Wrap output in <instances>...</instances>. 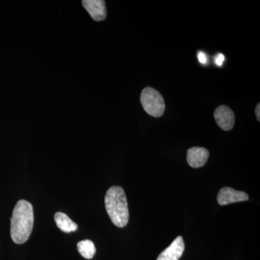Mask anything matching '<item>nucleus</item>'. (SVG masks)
I'll list each match as a JSON object with an SVG mask.
<instances>
[{
  "mask_svg": "<svg viewBox=\"0 0 260 260\" xmlns=\"http://www.w3.org/2000/svg\"><path fill=\"white\" fill-rule=\"evenodd\" d=\"M10 235L17 244H24L28 240L34 228V208L29 202L19 200L13 209L10 219Z\"/></svg>",
  "mask_w": 260,
  "mask_h": 260,
  "instance_id": "f257e3e1",
  "label": "nucleus"
},
{
  "mask_svg": "<svg viewBox=\"0 0 260 260\" xmlns=\"http://www.w3.org/2000/svg\"><path fill=\"white\" fill-rule=\"evenodd\" d=\"M105 207L109 218L116 226L123 228L127 225L129 217L127 200L121 186L109 188L105 196Z\"/></svg>",
  "mask_w": 260,
  "mask_h": 260,
  "instance_id": "f03ea898",
  "label": "nucleus"
},
{
  "mask_svg": "<svg viewBox=\"0 0 260 260\" xmlns=\"http://www.w3.org/2000/svg\"><path fill=\"white\" fill-rule=\"evenodd\" d=\"M140 102L146 113L153 117H160L165 111L164 98L155 89L145 88L140 95Z\"/></svg>",
  "mask_w": 260,
  "mask_h": 260,
  "instance_id": "7ed1b4c3",
  "label": "nucleus"
},
{
  "mask_svg": "<svg viewBox=\"0 0 260 260\" xmlns=\"http://www.w3.org/2000/svg\"><path fill=\"white\" fill-rule=\"evenodd\" d=\"M249 200V196L246 193L242 191H237L231 187H223L219 191L218 198V204L220 205H226L232 203L244 202Z\"/></svg>",
  "mask_w": 260,
  "mask_h": 260,
  "instance_id": "20e7f679",
  "label": "nucleus"
},
{
  "mask_svg": "<svg viewBox=\"0 0 260 260\" xmlns=\"http://www.w3.org/2000/svg\"><path fill=\"white\" fill-rule=\"evenodd\" d=\"M214 117L217 124L224 131H229L234 127L235 115L230 108L226 106H220L214 112Z\"/></svg>",
  "mask_w": 260,
  "mask_h": 260,
  "instance_id": "39448f33",
  "label": "nucleus"
},
{
  "mask_svg": "<svg viewBox=\"0 0 260 260\" xmlns=\"http://www.w3.org/2000/svg\"><path fill=\"white\" fill-rule=\"evenodd\" d=\"M82 4L95 21H102L107 18L106 3L103 0H84Z\"/></svg>",
  "mask_w": 260,
  "mask_h": 260,
  "instance_id": "423d86ee",
  "label": "nucleus"
},
{
  "mask_svg": "<svg viewBox=\"0 0 260 260\" xmlns=\"http://www.w3.org/2000/svg\"><path fill=\"white\" fill-rule=\"evenodd\" d=\"M209 151L201 147H193L189 148L186 155V160L191 167L198 169L203 167L209 158Z\"/></svg>",
  "mask_w": 260,
  "mask_h": 260,
  "instance_id": "0eeeda50",
  "label": "nucleus"
},
{
  "mask_svg": "<svg viewBox=\"0 0 260 260\" xmlns=\"http://www.w3.org/2000/svg\"><path fill=\"white\" fill-rule=\"evenodd\" d=\"M184 247L182 237H178L169 247L160 253L157 260H179L184 253Z\"/></svg>",
  "mask_w": 260,
  "mask_h": 260,
  "instance_id": "6e6552de",
  "label": "nucleus"
},
{
  "mask_svg": "<svg viewBox=\"0 0 260 260\" xmlns=\"http://www.w3.org/2000/svg\"><path fill=\"white\" fill-rule=\"evenodd\" d=\"M54 220H55L56 225L60 229L61 232L71 233L78 230L77 223L73 221L67 214L61 213V212H57L54 215Z\"/></svg>",
  "mask_w": 260,
  "mask_h": 260,
  "instance_id": "1a4fd4ad",
  "label": "nucleus"
},
{
  "mask_svg": "<svg viewBox=\"0 0 260 260\" xmlns=\"http://www.w3.org/2000/svg\"><path fill=\"white\" fill-rule=\"evenodd\" d=\"M77 248H78L80 255L87 259H92L95 255V251H96L95 244L89 239L80 241V242H78Z\"/></svg>",
  "mask_w": 260,
  "mask_h": 260,
  "instance_id": "9d476101",
  "label": "nucleus"
},
{
  "mask_svg": "<svg viewBox=\"0 0 260 260\" xmlns=\"http://www.w3.org/2000/svg\"><path fill=\"white\" fill-rule=\"evenodd\" d=\"M198 56L200 63H202V64H206L208 59H207L206 54H205L204 52L199 51Z\"/></svg>",
  "mask_w": 260,
  "mask_h": 260,
  "instance_id": "9b49d317",
  "label": "nucleus"
},
{
  "mask_svg": "<svg viewBox=\"0 0 260 260\" xmlns=\"http://www.w3.org/2000/svg\"><path fill=\"white\" fill-rule=\"evenodd\" d=\"M224 59H225V57H224L223 54H218V56H216L215 59V64L220 67L222 66L223 64Z\"/></svg>",
  "mask_w": 260,
  "mask_h": 260,
  "instance_id": "f8f14e48",
  "label": "nucleus"
},
{
  "mask_svg": "<svg viewBox=\"0 0 260 260\" xmlns=\"http://www.w3.org/2000/svg\"><path fill=\"white\" fill-rule=\"evenodd\" d=\"M260 104H258L257 106H256L255 112L256 118H257L258 121H260Z\"/></svg>",
  "mask_w": 260,
  "mask_h": 260,
  "instance_id": "ddd939ff",
  "label": "nucleus"
}]
</instances>
